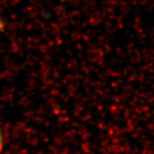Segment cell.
<instances>
[{"label": "cell", "mask_w": 154, "mask_h": 154, "mask_svg": "<svg viewBox=\"0 0 154 154\" xmlns=\"http://www.w3.org/2000/svg\"><path fill=\"white\" fill-rule=\"evenodd\" d=\"M2 148H3V136H2V134L0 131V152L2 151Z\"/></svg>", "instance_id": "6da1fadb"}]
</instances>
